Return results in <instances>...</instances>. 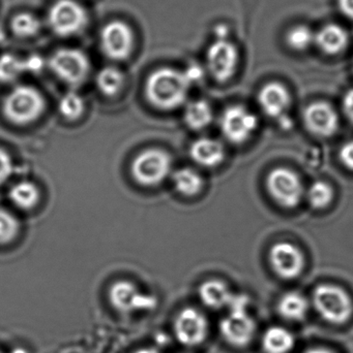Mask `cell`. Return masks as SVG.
<instances>
[{
    "label": "cell",
    "mask_w": 353,
    "mask_h": 353,
    "mask_svg": "<svg viewBox=\"0 0 353 353\" xmlns=\"http://www.w3.org/2000/svg\"><path fill=\"white\" fill-rule=\"evenodd\" d=\"M190 87L184 72L164 68L151 74L145 85V92L155 107L172 110L184 103Z\"/></svg>",
    "instance_id": "obj_1"
},
{
    "label": "cell",
    "mask_w": 353,
    "mask_h": 353,
    "mask_svg": "<svg viewBox=\"0 0 353 353\" xmlns=\"http://www.w3.org/2000/svg\"><path fill=\"white\" fill-rule=\"evenodd\" d=\"M317 314L331 325H341L353 315V302L347 292L334 284H321L312 294Z\"/></svg>",
    "instance_id": "obj_2"
},
{
    "label": "cell",
    "mask_w": 353,
    "mask_h": 353,
    "mask_svg": "<svg viewBox=\"0 0 353 353\" xmlns=\"http://www.w3.org/2000/svg\"><path fill=\"white\" fill-rule=\"evenodd\" d=\"M45 107V99L39 90L21 85L6 95L3 114L12 123L25 125L35 121L44 113Z\"/></svg>",
    "instance_id": "obj_3"
},
{
    "label": "cell",
    "mask_w": 353,
    "mask_h": 353,
    "mask_svg": "<svg viewBox=\"0 0 353 353\" xmlns=\"http://www.w3.org/2000/svg\"><path fill=\"white\" fill-rule=\"evenodd\" d=\"M171 157L160 149L141 152L132 163V175L139 184L153 187L161 184L171 173Z\"/></svg>",
    "instance_id": "obj_4"
},
{
    "label": "cell",
    "mask_w": 353,
    "mask_h": 353,
    "mask_svg": "<svg viewBox=\"0 0 353 353\" xmlns=\"http://www.w3.org/2000/svg\"><path fill=\"white\" fill-rule=\"evenodd\" d=\"M86 10L75 0H57L48 12V24L55 34L62 37L79 34L86 26Z\"/></svg>",
    "instance_id": "obj_5"
},
{
    "label": "cell",
    "mask_w": 353,
    "mask_h": 353,
    "mask_svg": "<svg viewBox=\"0 0 353 353\" xmlns=\"http://www.w3.org/2000/svg\"><path fill=\"white\" fill-rule=\"evenodd\" d=\"M267 188L271 199L286 209L298 207L305 195L300 176L286 168H278L269 174Z\"/></svg>",
    "instance_id": "obj_6"
},
{
    "label": "cell",
    "mask_w": 353,
    "mask_h": 353,
    "mask_svg": "<svg viewBox=\"0 0 353 353\" xmlns=\"http://www.w3.org/2000/svg\"><path fill=\"white\" fill-rule=\"evenodd\" d=\"M258 128L256 115L244 105H230L220 118V128L226 140L232 144L248 142Z\"/></svg>",
    "instance_id": "obj_7"
},
{
    "label": "cell",
    "mask_w": 353,
    "mask_h": 353,
    "mask_svg": "<svg viewBox=\"0 0 353 353\" xmlns=\"http://www.w3.org/2000/svg\"><path fill=\"white\" fill-rule=\"evenodd\" d=\"M49 65L56 77L72 86L82 84L90 68L86 55L80 50L70 48L56 51L50 58Z\"/></svg>",
    "instance_id": "obj_8"
},
{
    "label": "cell",
    "mask_w": 353,
    "mask_h": 353,
    "mask_svg": "<svg viewBox=\"0 0 353 353\" xmlns=\"http://www.w3.org/2000/svg\"><path fill=\"white\" fill-rule=\"evenodd\" d=\"M292 103L289 92L284 85L271 82L265 85L258 93V105L263 113L276 120L282 130H292L294 121L287 112Z\"/></svg>",
    "instance_id": "obj_9"
},
{
    "label": "cell",
    "mask_w": 353,
    "mask_h": 353,
    "mask_svg": "<svg viewBox=\"0 0 353 353\" xmlns=\"http://www.w3.org/2000/svg\"><path fill=\"white\" fill-rule=\"evenodd\" d=\"M109 300L112 307L122 314L151 311L158 305L155 296L140 292L135 284L128 281L114 283L109 290Z\"/></svg>",
    "instance_id": "obj_10"
},
{
    "label": "cell",
    "mask_w": 353,
    "mask_h": 353,
    "mask_svg": "<svg viewBox=\"0 0 353 353\" xmlns=\"http://www.w3.org/2000/svg\"><path fill=\"white\" fill-rule=\"evenodd\" d=\"M174 335L182 345L195 347L201 345L209 336V325L207 317L197 309H182L173 325Z\"/></svg>",
    "instance_id": "obj_11"
},
{
    "label": "cell",
    "mask_w": 353,
    "mask_h": 353,
    "mask_svg": "<svg viewBox=\"0 0 353 353\" xmlns=\"http://www.w3.org/2000/svg\"><path fill=\"white\" fill-rule=\"evenodd\" d=\"M238 58V50L234 43L227 39H217L207 49V68L216 81L227 82L236 74Z\"/></svg>",
    "instance_id": "obj_12"
},
{
    "label": "cell",
    "mask_w": 353,
    "mask_h": 353,
    "mask_svg": "<svg viewBox=\"0 0 353 353\" xmlns=\"http://www.w3.org/2000/svg\"><path fill=\"white\" fill-rule=\"evenodd\" d=\"M102 51L112 60L126 59L134 46V34L130 26L122 21H111L99 33Z\"/></svg>",
    "instance_id": "obj_13"
},
{
    "label": "cell",
    "mask_w": 353,
    "mask_h": 353,
    "mask_svg": "<svg viewBox=\"0 0 353 353\" xmlns=\"http://www.w3.org/2000/svg\"><path fill=\"white\" fill-rule=\"evenodd\" d=\"M256 323L249 311H228L220 323V333L226 343L236 348L248 346L256 334Z\"/></svg>",
    "instance_id": "obj_14"
},
{
    "label": "cell",
    "mask_w": 353,
    "mask_h": 353,
    "mask_svg": "<svg viewBox=\"0 0 353 353\" xmlns=\"http://www.w3.org/2000/svg\"><path fill=\"white\" fill-rule=\"evenodd\" d=\"M269 259L271 269L282 279H296L304 271V254L292 243H276L269 250Z\"/></svg>",
    "instance_id": "obj_15"
},
{
    "label": "cell",
    "mask_w": 353,
    "mask_h": 353,
    "mask_svg": "<svg viewBox=\"0 0 353 353\" xmlns=\"http://www.w3.org/2000/svg\"><path fill=\"white\" fill-rule=\"evenodd\" d=\"M307 130L321 138H330L337 132L339 117L330 103L316 101L310 103L303 114Z\"/></svg>",
    "instance_id": "obj_16"
},
{
    "label": "cell",
    "mask_w": 353,
    "mask_h": 353,
    "mask_svg": "<svg viewBox=\"0 0 353 353\" xmlns=\"http://www.w3.org/2000/svg\"><path fill=\"white\" fill-rule=\"evenodd\" d=\"M190 155L201 167L216 168L223 163L225 148L215 139L200 138L191 145Z\"/></svg>",
    "instance_id": "obj_17"
},
{
    "label": "cell",
    "mask_w": 353,
    "mask_h": 353,
    "mask_svg": "<svg viewBox=\"0 0 353 353\" xmlns=\"http://www.w3.org/2000/svg\"><path fill=\"white\" fill-rule=\"evenodd\" d=\"M347 31L337 24H327L315 33V45L327 55H338L347 48Z\"/></svg>",
    "instance_id": "obj_18"
},
{
    "label": "cell",
    "mask_w": 353,
    "mask_h": 353,
    "mask_svg": "<svg viewBox=\"0 0 353 353\" xmlns=\"http://www.w3.org/2000/svg\"><path fill=\"white\" fill-rule=\"evenodd\" d=\"M199 298L203 305L211 309L227 308L233 292L225 282L218 279L203 282L198 290Z\"/></svg>",
    "instance_id": "obj_19"
},
{
    "label": "cell",
    "mask_w": 353,
    "mask_h": 353,
    "mask_svg": "<svg viewBox=\"0 0 353 353\" xmlns=\"http://www.w3.org/2000/svg\"><path fill=\"white\" fill-rule=\"evenodd\" d=\"M310 304L306 296L298 292L284 294L278 302L280 316L288 321H300L306 319Z\"/></svg>",
    "instance_id": "obj_20"
},
{
    "label": "cell",
    "mask_w": 353,
    "mask_h": 353,
    "mask_svg": "<svg viewBox=\"0 0 353 353\" xmlns=\"http://www.w3.org/2000/svg\"><path fill=\"white\" fill-rule=\"evenodd\" d=\"M296 345L292 332L279 325L269 327L263 334L261 346L265 353H290Z\"/></svg>",
    "instance_id": "obj_21"
},
{
    "label": "cell",
    "mask_w": 353,
    "mask_h": 353,
    "mask_svg": "<svg viewBox=\"0 0 353 353\" xmlns=\"http://www.w3.org/2000/svg\"><path fill=\"white\" fill-rule=\"evenodd\" d=\"M213 109L207 101L198 99L187 105L184 122L193 130H204L213 121Z\"/></svg>",
    "instance_id": "obj_22"
},
{
    "label": "cell",
    "mask_w": 353,
    "mask_h": 353,
    "mask_svg": "<svg viewBox=\"0 0 353 353\" xmlns=\"http://www.w3.org/2000/svg\"><path fill=\"white\" fill-rule=\"evenodd\" d=\"M174 187L178 192L184 196H194L203 188V179L194 170L184 168L178 170L172 176Z\"/></svg>",
    "instance_id": "obj_23"
},
{
    "label": "cell",
    "mask_w": 353,
    "mask_h": 353,
    "mask_svg": "<svg viewBox=\"0 0 353 353\" xmlns=\"http://www.w3.org/2000/svg\"><path fill=\"white\" fill-rule=\"evenodd\" d=\"M10 199L20 209H31L39 201V189L33 183L22 181L10 188Z\"/></svg>",
    "instance_id": "obj_24"
},
{
    "label": "cell",
    "mask_w": 353,
    "mask_h": 353,
    "mask_svg": "<svg viewBox=\"0 0 353 353\" xmlns=\"http://www.w3.org/2000/svg\"><path fill=\"white\" fill-rule=\"evenodd\" d=\"M124 74L114 66L102 68L97 76V88L107 97L117 94L124 86Z\"/></svg>",
    "instance_id": "obj_25"
},
{
    "label": "cell",
    "mask_w": 353,
    "mask_h": 353,
    "mask_svg": "<svg viewBox=\"0 0 353 353\" xmlns=\"http://www.w3.org/2000/svg\"><path fill=\"white\" fill-rule=\"evenodd\" d=\"M305 195L313 209L323 210L333 201L334 189L325 181H316L310 185Z\"/></svg>",
    "instance_id": "obj_26"
},
{
    "label": "cell",
    "mask_w": 353,
    "mask_h": 353,
    "mask_svg": "<svg viewBox=\"0 0 353 353\" xmlns=\"http://www.w3.org/2000/svg\"><path fill=\"white\" fill-rule=\"evenodd\" d=\"M12 32L19 37H35L41 30V21L29 12H20L12 18Z\"/></svg>",
    "instance_id": "obj_27"
},
{
    "label": "cell",
    "mask_w": 353,
    "mask_h": 353,
    "mask_svg": "<svg viewBox=\"0 0 353 353\" xmlns=\"http://www.w3.org/2000/svg\"><path fill=\"white\" fill-rule=\"evenodd\" d=\"M286 43L294 51H305L315 43V33L308 26L298 25L288 31Z\"/></svg>",
    "instance_id": "obj_28"
},
{
    "label": "cell",
    "mask_w": 353,
    "mask_h": 353,
    "mask_svg": "<svg viewBox=\"0 0 353 353\" xmlns=\"http://www.w3.org/2000/svg\"><path fill=\"white\" fill-rule=\"evenodd\" d=\"M24 72V61L22 59L8 53L0 56V82H14Z\"/></svg>",
    "instance_id": "obj_29"
},
{
    "label": "cell",
    "mask_w": 353,
    "mask_h": 353,
    "mask_svg": "<svg viewBox=\"0 0 353 353\" xmlns=\"http://www.w3.org/2000/svg\"><path fill=\"white\" fill-rule=\"evenodd\" d=\"M84 101L76 92H68L64 94L58 103L59 113L68 120H76L82 116L84 112Z\"/></svg>",
    "instance_id": "obj_30"
},
{
    "label": "cell",
    "mask_w": 353,
    "mask_h": 353,
    "mask_svg": "<svg viewBox=\"0 0 353 353\" xmlns=\"http://www.w3.org/2000/svg\"><path fill=\"white\" fill-rule=\"evenodd\" d=\"M20 225L17 218L6 210L0 209V244H6L16 238Z\"/></svg>",
    "instance_id": "obj_31"
},
{
    "label": "cell",
    "mask_w": 353,
    "mask_h": 353,
    "mask_svg": "<svg viewBox=\"0 0 353 353\" xmlns=\"http://www.w3.org/2000/svg\"><path fill=\"white\" fill-rule=\"evenodd\" d=\"M14 165L10 154L6 151L0 149V185L6 183L12 176Z\"/></svg>",
    "instance_id": "obj_32"
},
{
    "label": "cell",
    "mask_w": 353,
    "mask_h": 353,
    "mask_svg": "<svg viewBox=\"0 0 353 353\" xmlns=\"http://www.w3.org/2000/svg\"><path fill=\"white\" fill-rule=\"evenodd\" d=\"M339 159L346 169L353 171V140L342 145L339 150Z\"/></svg>",
    "instance_id": "obj_33"
},
{
    "label": "cell",
    "mask_w": 353,
    "mask_h": 353,
    "mask_svg": "<svg viewBox=\"0 0 353 353\" xmlns=\"http://www.w3.org/2000/svg\"><path fill=\"white\" fill-rule=\"evenodd\" d=\"M23 61H24L25 72L37 74L44 68V60L39 55H31Z\"/></svg>",
    "instance_id": "obj_34"
},
{
    "label": "cell",
    "mask_w": 353,
    "mask_h": 353,
    "mask_svg": "<svg viewBox=\"0 0 353 353\" xmlns=\"http://www.w3.org/2000/svg\"><path fill=\"white\" fill-rule=\"evenodd\" d=\"M184 76H186L187 80L190 83V85L194 84V83L199 82L202 80L203 78V70L198 64H192L189 66L184 72Z\"/></svg>",
    "instance_id": "obj_35"
},
{
    "label": "cell",
    "mask_w": 353,
    "mask_h": 353,
    "mask_svg": "<svg viewBox=\"0 0 353 353\" xmlns=\"http://www.w3.org/2000/svg\"><path fill=\"white\" fill-rule=\"evenodd\" d=\"M342 110L344 115L353 123V89H350L344 94L342 99Z\"/></svg>",
    "instance_id": "obj_36"
},
{
    "label": "cell",
    "mask_w": 353,
    "mask_h": 353,
    "mask_svg": "<svg viewBox=\"0 0 353 353\" xmlns=\"http://www.w3.org/2000/svg\"><path fill=\"white\" fill-rule=\"evenodd\" d=\"M338 8L346 18L353 21V0H338Z\"/></svg>",
    "instance_id": "obj_37"
},
{
    "label": "cell",
    "mask_w": 353,
    "mask_h": 353,
    "mask_svg": "<svg viewBox=\"0 0 353 353\" xmlns=\"http://www.w3.org/2000/svg\"><path fill=\"white\" fill-rule=\"evenodd\" d=\"M304 353H336L333 350H327L325 347H314L310 348V350H306Z\"/></svg>",
    "instance_id": "obj_38"
},
{
    "label": "cell",
    "mask_w": 353,
    "mask_h": 353,
    "mask_svg": "<svg viewBox=\"0 0 353 353\" xmlns=\"http://www.w3.org/2000/svg\"><path fill=\"white\" fill-rule=\"evenodd\" d=\"M134 353H161L159 350H155L153 347L141 348V350H137Z\"/></svg>",
    "instance_id": "obj_39"
},
{
    "label": "cell",
    "mask_w": 353,
    "mask_h": 353,
    "mask_svg": "<svg viewBox=\"0 0 353 353\" xmlns=\"http://www.w3.org/2000/svg\"><path fill=\"white\" fill-rule=\"evenodd\" d=\"M14 353H26V352H24V350H15Z\"/></svg>",
    "instance_id": "obj_40"
},
{
    "label": "cell",
    "mask_w": 353,
    "mask_h": 353,
    "mask_svg": "<svg viewBox=\"0 0 353 353\" xmlns=\"http://www.w3.org/2000/svg\"><path fill=\"white\" fill-rule=\"evenodd\" d=\"M0 353H1V352H0Z\"/></svg>",
    "instance_id": "obj_41"
}]
</instances>
